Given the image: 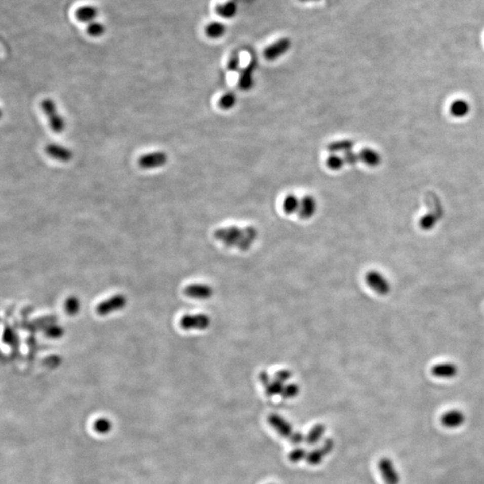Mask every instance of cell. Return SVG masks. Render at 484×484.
Returning a JSON list of instances; mask_svg holds the SVG:
<instances>
[{
	"label": "cell",
	"mask_w": 484,
	"mask_h": 484,
	"mask_svg": "<svg viewBox=\"0 0 484 484\" xmlns=\"http://www.w3.org/2000/svg\"><path fill=\"white\" fill-rule=\"evenodd\" d=\"M290 441L291 443L294 446H298L301 444L302 442L306 440V437H305L303 433H301L300 431H296V432H293L292 434V436L289 437Z\"/></svg>",
	"instance_id": "37"
},
{
	"label": "cell",
	"mask_w": 484,
	"mask_h": 484,
	"mask_svg": "<svg viewBox=\"0 0 484 484\" xmlns=\"http://www.w3.org/2000/svg\"><path fill=\"white\" fill-rule=\"evenodd\" d=\"M216 13L222 17L230 19L237 15L238 5L233 0H229L223 4L218 5L216 7Z\"/></svg>",
	"instance_id": "18"
},
{
	"label": "cell",
	"mask_w": 484,
	"mask_h": 484,
	"mask_svg": "<svg viewBox=\"0 0 484 484\" xmlns=\"http://www.w3.org/2000/svg\"><path fill=\"white\" fill-rule=\"evenodd\" d=\"M237 97L233 93H226L219 101V106L223 109H230L236 105Z\"/></svg>",
	"instance_id": "27"
},
{
	"label": "cell",
	"mask_w": 484,
	"mask_h": 484,
	"mask_svg": "<svg viewBox=\"0 0 484 484\" xmlns=\"http://www.w3.org/2000/svg\"><path fill=\"white\" fill-rule=\"evenodd\" d=\"M449 112L455 117H465L470 112V104L463 99H457L449 106Z\"/></svg>",
	"instance_id": "17"
},
{
	"label": "cell",
	"mask_w": 484,
	"mask_h": 484,
	"mask_svg": "<svg viewBox=\"0 0 484 484\" xmlns=\"http://www.w3.org/2000/svg\"><path fill=\"white\" fill-rule=\"evenodd\" d=\"M268 422L270 425L277 431V433L281 437L287 438L291 437L293 433V427L290 424L289 422L286 421L285 418L279 414H273L269 415Z\"/></svg>",
	"instance_id": "11"
},
{
	"label": "cell",
	"mask_w": 484,
	"mask_h": 484,
	"mask_svg": "<svg viewBox=\"0 0 484 484\" xmlns=\"http://www.w3.org/2000/svg\"><path fill=\"white\" fill-rule=\"evenodd\" d=\"M185 295L195 300H208L214 294V290L206 284H192L184 289Z\"/></svg>",
	"instance_id": "9"
},
{
	"label": "cell",
	"mask_w": 484,
	"mask_h": 484,
	"mask_svg": "<svg viewBox=\"0 0 484 484\" xmlns=\"http://www.w3.org/2000/svg\"><path fill=\"white\" fill-rule=\"evenodd\" d=\"M334 446H335V443L333 441L332 438H326V439H325L320 448V449H322V451H323V453L325 454V456H327L328 454H330L332 452Z\"/></svg>",
	"instance_id": "38"
},
{
	"label": "cell",
	"mask_w": 484,
	"mask_h": 484,
	"mask_svg": "<svg viewBox=\"0 0 484 484\" xmlns=\"http://www.w3.org/2000/svg\"><path fill=\"white\" fill-rule=\"evenodd\" d=\"M45 152L49 156L62 163H67L72 159L73 152L69 149L57 144H51L45 147Z\"/></svg>",
	"instance_id": "12"
},
{
	"label": "cell",
	"mask_w": 484,
	"mask_h": 484,
	"mask_svg": "<svg viewBox=\"0 0 484 484\" xmlns=\"http://www.w3.org/2000/svg\"><path fill=\"white\" fill-rule=\"evenodd\" d=\"M300 204H301V200L298 199L296 195H288L285 197L283 203L284 211L288 215L298 213L300 208Z\"/></svg>",
	"instance_id": "23"
},
{
	"label": "cell",
	"mask_w": 484,
	"mask_h": 484,
	"mask_svg": "<svg viewBox=\"0 0 484 484\" xmlns=\"http://www.w3.org/2000/svg\"><path fill=\"white\" fill-rule=\"evenodd\" d=\"M308 456L307 451L302 448H296V449L292 450L289 454V460L293 463H298L300 461L303 460Z\"/></svg>",
	"instance_id": "31"
},
{
	"label": "cell",
	"mask_w": 484,
	"mask_h": 484,
	"mask_svg": "<svg viewBox=\"0 0 484 484\" xmlns=\"http://www.w3.org/2000/svg\"><path fill=\"white\" fill-rule=\"evenodd\" d=\"M94 429L97 433L105 435L112 429V423L107 418H99L94 422Z\"/></svg>",
	"instance_id": "25"
},
{
	"label": "cell",
	"mask_w": 484,
	"mask_h": 484,
	"mask_svg": "<svg viewBox=\"0 0 484 484\" xmlns=\"http://www.w3.org/2000/svg\"><path fill=\"white\" fill-rule=\"evenodd\" d=\"M437 222L436 217L432 215H427L423 216L420 221V225L423 230H430L433 228L435 223Z\"/></svg>",
	"instance_id": "33"
},
{
	"label": "cell",
	"mask_w": 484,
	"mask_h": 484,
	"mask_svg": "<svg viewBox=\"0 0 484 484\" xmlns=\"http://www.w3.org/2000/svg\"><path fill=\"white\" fill-rule=\"evenodd\" d=\"M325 431H326V427H325V425H323V424H316V425L313 427L311 430H309V433L306 436V440H305V441L307 442V444H309V445H315V444H316L317 442L320 440L321 437H323Z\"/></svg>",
	"instance_id": "21"
},
{
	"label": "cell",
	"mask_w": 484,
	"mask_h": 484,
	"mask_svg": "<svg viewBox=\"0 0 484 484\" xmlns=\"http://www.w3.org/2000/svg\"><path fill=\"white\" fill-rule=\"evenodd\" d=\"M214 236L225 246L237 247L242 251H247L258 238V230L253 226H248L245 229L230 226L215 230Z\"/></svg>",
	"instance_id": "1"
},
{
	"label": "cell",
	"mask_w": 484,
	"mask_h": 484,
	"mask_svg": "<svg viewBox=\"0 0 484 484\" xmlns=\"http://www.w3.org/2000/svg\"><path fill=\"white\" fill-rule=\"evenodd\" d=\"M316 211V201L311 195H306L301 200L299 208V216L302 219H309Z\"/></svg>",
	"instance_id": "15"
},
{
	"label": "cell",
	"mask_w": 484,
	"mask_h": 484,
	"mask_svg": "<svg viewBox=\"0 0 484 484\" xmlns=\"http://www.w3.org/2000/svg\"><path fill=\"white\" fill-rule=\"evenodd\" d=\"M365 280L367 285L374 292L380 295H387L390 292V285L381 273L376 271H371L366 274Z\"/></svg>",
	"instance_id": "5"
},
{
	"label": "cell",
	"mask_w": 484,
	"mask_h": 484,
	"mask_svg": "<svg viewBox=\"0 0 484 484\" xmlns=\"http://www.w3.org/2000/svg\"><path fill=\"white\" fill-rule=\"evenodd\" d=\"M106 27L104 24H102L100 21H94L90 24H87L86 26V32L88 35L94 38H99L102 37L105 33Z\"/></svg>",
	"instance_id": "24"
},
{
	"label": "cell",
	"mask_w": 484,
	"mask_h": 484,
	"mask_svg": "<svg viewBox=\"0 0 484 484\" xmlns=\"http://www.w3.org/2000/svg\"><path fill=\"white\" fill-rule=\"evenodd\" d=\"M465 421V414L459 410L449 411L443 414L441 417L442 424L449 429L458 428Z\"/></svg>",
	"instance_id": "14"
},
{
	"label": "cell",
	"mask_w": 484,
	"mask_h": 484,
	"mask_svg": "<svg viewBox=\"0 0 484 484\" xmlns=\"http://www.w3.org/2000/svg\"><path fill=\"white\" fill-rule=\"evenodd\" d=\"M240 67V57L237 51L233 52L230 56L228 62V70L230 72H237Z\"/></svg>",
	"instance_id": "32"
},
{
	"label": "cell",
	"mask_w": 484,
	"mask_h": 484,
	"mask_svg": "<svg viewBox=\"0 0 484 484\" xmlns=\"http://www.w3.org/2000/svg\"><path fill=\"white\" fill-rule=\"evenodd\" d=\"M205 32L207 37L211 39H218L223 37L226 32V27L224 24L220 22H212L207 25L205 29Z\"/></svg>",
	"instance_id": "19"
},
{
	"label": "cell",
	"mask_w": 484,
	"mask_h": 484,
	"mask_svg": "<svg viewBox=\"0 0 484 484\" xmlns=\"http://www.w3.org/2000/svg\"><path fill=\"white\" fill-rule=\"evenodd\" d=\"M324 457L325 454L323 453L322 449L319 448V449H313L309 453H308L306 460L309 465H320L321 462L324 459Z\"/></svg>",
	"instance_id": "28"
},
{
	"label": "cell",
	"mask_w": 484,
	"mask_h": 484,
	"mask_svg": "<svg viewBox=\"0 0 484 484\" xmlns=\"http://www.w3.org/2000/svg\"><path fill=\"white\" fill-rule=\"evenodd\" d=\"M343 158H344L345 164H350V165H354L359 160H360L359 153H356L352 151H348V152H344Z\"/></svg>",
	"instance_id": "35"
},
{
	"label": "cell",
	"mask_w": 484,
	"mask_h": 484,
	"mask_svg": "<svg viewBox=\"0 0 484 484\" xmlns=\"http://www.w3.org/2000/svg\"><path fill=\"white\" fill-rule=\"evenodd\" d=\"M291 377H292V372L289 370H286V369L277 371L275 373V375L273 376L274 379H276L283 383L287 382L291 379Z\"/></svg>",
	"instance_id": "36"
},
{
	"label": "cell",
	"mask_w": 484,
	"mask_h": 484,
	"mask_svg": "<svg viewBox=\"0 0 484 484\" xmlns=\"http://www.w3.org/2000/svg\"><path fill=\"white\" fill-rule=\"evenodd\" d=\"M168 156L164 152H153L143 155L138 160V165L142 169L159 168L167 163Z\"/></svg>",
	"instance_id": "6"
},
{
	"label": "cell",
	"mask_w": 484,
	"mask_h": 484,
	"mask_svg": "<svg viewBox=\"0 0 484 484\" xmlns=\"http://www.w3.org/2000/svg\"><path fill=\"white\" fill-rule=\"evenodd\" d=\"M301 2H311V1H319V0H300Z\"/></svg>",
	"instance_id": "39"
},
{
	"label": "cell",
	"mask_w": 484,
	"mask_h": 484,
	"mask_svg": "<svg viewBox=\"0 0 484 484\" xmlns=\"http://www.w3.org/2000/svg\"><path fill=\"white\" fill-rule=\"evenodd\" d=\"M126 305H127L126 297L121 294H117L110 297L108 300L102 301L98 305L96 312L99 316H107L125 308Z\"/></svg>",
	"instance_id": "3"
},
{
	"label": "cell",
	"mask_w": 484,
	"mask_h": 484,
	"mask_svg": "<svg viewBox=\"0 0 484 484\" xmlns=\"http://www.w3.org/2000/svg\"><path fill=\"white\" fill-rule=\"evenodd\" d=\"M344 164H345V162H344V158L338 156L336 154L330 155L327 160V165H328V168L331 169L333 171L341 170L343 168Z\"/></svg>",
	"instance_id": "30"
},
{
	"label": "cell",
	"mask_w": 484,
	"mask_h": 484,
	"mask_svg": "<svg viewBox=\"0 0 484 484\" xmlns=\"http://www.w3.org/2000/svg\"><path fill=\"white\" fill-rule=\"evenodd\" d=\"M41 108L46 115L51 129L56 133L62 132L65 129V122L58 112L55 102L51 99H44L41 102Z\"/></svg>",
	"instance_id": "2"
},
{
	"label": "cell",
	"mask_w": 484,
	"mask_h": 484,
	"mask_svg": "<svg viewBox=\"0 0 484 484\" xmlns=\"http://www.w3.org/2000/svg\"><path fill=\"white\" fill-rule=\"evenodd\" d=\"M80 309H81V302L78 298L74 296L69 297L66 301L65 309L69 316L76 315L80 311Z\"/></svg>",
	"instance_id": "26"
},
{
	"label": "cell",
	"mask_w": 484,
	"mask_h": 484,
	"mask_svg": "<svg viewBox=\"0 0 484 484\" xmlns=\"http://www.w3.org/2000/svg\"><path fill=\"white\" fill-rule=\"evenodd\" d=\"M359 159L364 164H367L369 166H377L380 164L381 158L378 152L372 150V149L365 148L361 150L359 152Z\"/></svg>",
	"instance_id": "20"
},
{
	"label": "cell",
	"mask_w": 484,
	"mask_h": 484,
	"mask_svg": "<svg viewBox=\"0 0 484 484\" xmlns=\"http://www.w3.org/2000/svg\"><path fill=\"white\" fill-rule=\"evenodd\" d=\"M379 472L386 484H399L400 477L398 472L389 458H382L379 462Z\"/></svg>",
	"instance_id": "8"
},
{
	"label": "cell",
	"mask_w": 484,
	"mask_h": 484,
	"mask_svg": "<svg viewBox=\"0 0 484 484\" xmlns=\"http://www.w3.org/2000/svg\"><path fill=\"white\" fill-rule=\"evenodd\" d=\"M291 45H292L291 39L288 38H281L278 39L264 51V57L270 61L275 60L289 51Z\"/></svg>",
	"instance_id": "7"
},
{
	"label": "cell",
	"mask_w": 484,
	"mask_h": 484,
	"mask_svg": "<svg viewBox=\"0 0 484 484\" xmlns=\"http://www.w3.org/2000/svg\"><path fill=\"white\" fill-rule=\"evenodd\" d=\"M99 11L94 5H83L76 9L75 16L80 22L88 24L97 20Z\"/></svg>",
	"instance_id": "13"
},
{
	"label": "cell",
	"mask_w": 484,
	"mask_h": 484,
	"mask_svg": "<svg viewBox=\"0 0 484 484\" xmlns=\"http://www.w3.org/2000/svg\"><path fill=\"white\" fill-rule=\"evenodd\" d=\"M211 323L210 317L206 314L185 315L180 319V327L185 330H206Z\"/></svg>",
	"instance_id": "4"
},
{
	"label": "cell",
	"mask_w": 484,
	"mask_h": 484,
	"mask_svg": "<svg viewBox=\"0 0 484 484\" xmlns=\"http://www.w3.org/2000/svg\"><path fill=\"white\" fill-rule=\"evenodd\" d=\"M300 393V387L295 383H290L285 385V389L281 393V397L284 399H293L296 397Z\"/></svg>",
	"instance_id": "29"
},
{
	"label": "cell",
	"mask_w": 484,
	"mask_h": 484,
	"mask_svg": "<svg viewBox=\"0 0 484 484\" xmlns=\"http://www.w3.org/2000/svg\"><path fill=\"white\" fill-rule=\"evenodd\" d=\"M431 372L437 378L450 379V378H453L454 376L457 375V368L453 363H441V364L435 365L432 368Z\"/></svg>",
	"instance_id": "16"
},
{
	"label": "cell",
	"mask_w": 484,
	"mask_h": 484,
	"mask_svg": "<svg viewBox=\"0 0 484 484\" xmlns=\"http://www.w3.org/2000/svg\"><path fill=\"white\" fill-rule=\"evenodd\" d=\"M46 335L53 339L60 338L64 335V329L60 326H51L46 330Z\"/></svg>",
	"instance_id": "34"
},
{
	"label": "cell",
	"mask_w": 484,
	"mask_h": 484,
	"mask_svg": "<svg viewBox=\"0 0 484 484\" xmlns=\"http://www.w3.org/2000/svg\"><path fill=\"white\" fill-rule=\"evenodd\" d=\"M257 68L256 59H251L249 65L240 72L238 86L243 91H249L254 86V72Z\"/></svg>",
	"instance_id": "10"
},
{
	"label": "cell",
	"mask_w": 484,
	"mask_h": 484,
	"mask_svg": "<svg viewBox=\"0 0 484 484\" xmlns=\"http://www.w3.org/2000/svg\"><path fill=\"white\" fill-rule=\"evenodd\" d=\"M353 145H354V143L351 140H348V139L335 141V142H332L328 145V150L329 152H333V153L339 152H346L348 151H351Z\"/></svg>",
	"instance_id": "22"
}]
</instances>
